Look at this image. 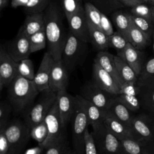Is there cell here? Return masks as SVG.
<instances>
[{"mask_svg": "<svg viewBox=\"0 0 154 154\" xmlns=\"http://www.w3.org/2000/svg\"><path fill=\"white\" fill-rule=\"evenodd\" d=\"M31 54L43 49L47 46L45 29L40 31L29 36Z\"/></svg>", "mask_w": 154, "mask_h": 154, "instance_id": "cell-33", "label": "cell"}, {"mask_svg": "<svg viewBox=\"0 0 154 154\" xmlns=\"http://www.w3.org/2000/svg\"><path fill=\"white\" fill-rule=\"evenodd\" d=\"M119 1L122 4L126 6L131 7H132L138 4L143 2L142 0H119Z\"/></svg>", "mask_w": 154, "mask_h": 154, "instance_id": "cell-47", "label": "cell"}, {"mask_svg": "<svg viewBox=\"0 0 154 154\" xmlns=\"http://www.w3.org/2000/svg\"><path fill=\"white\" fill-rule=\"evenodd\" d=\"M142 88H154V79L152 81H151L146 87H142Z\"/></svg>", "mask_w": 154, "mask_h": 154, "instance_id": "cell-51", "label": "cell"}, {"mask_svg": "<svg viewBox=\"0 0 154 154\" xmlns=\"http://www.w3.org/2000/svg\"><path fill=\"white\" fill-rule=\"evenodd\" d=\"M85 14L87 22L94 26L100 28L102 13L94 4L90 2H87L84 6Z\"/></svg>", "mask_w": 154, "mask_h": 154, "instance_id": "cell-31", "label": "cell"}, {"mask_svg": "<svg viewBox=\"0 0 154 154\" xmlns=\"http://www.w3.org/2000/svg\"><path fill=\"white\" fill-rule=\"evenodd\" d=\"M57 103L62 125L66 129L75 113L78 100L76 96H73L67 90H62L57 93Z\"/></svg>", "mask_w": 154, "mask_h": 154, "instance_id": "cell-13", "label": "cell"}, {"mask_svg": "<svg viewBox=\"0 0 154 154\" xmlns=\"http://www.w3.org/2000/svg\"><path fill=\"white\" fill-rule=\"evenodd\" d=\"M70 31L79 39L86 42H91L88 22L85 14L84 8L72 15L67 19Z\"/></svg>", "mask_w": 154, "mask_h": 154, "instance_id": "cell-14", "label": "cell"}, {"mask_svg": "<svg viewBox=\"0 0 154 154\" xmlns=\"http://www.w3.org/2000/svg\"><path fill=\"white\" fill-rule=\"evenodd\" d=\"M114 56L115 55L113 54L106 51H99L94 58V62L98 64L101 67L111 75L121 88L125 82H124L122 79L118 72Z\"/></svg>", "mask_w": 154, "mask_h": 154, "instance_id": "cell-19", "label": "cell"}, {"mask_svg": "<svg viewBox=\"0 0 154 154\" xmlns=\"http://www.w3.org/2000/svg\"><path fill=\"white\" fill-rule=\"evenodd\" d=\"M116 99L131 112H137L140 108L141 102L136 95L120 94L116 96Z\"/></svg>", "mask_w": 154, "mask_h": 154, "instance_id": "cell-35", "label": "cell"}, {"mask_svg": "<svg viewBox=\"0 0 154 154\" xmlns=\"http://www.w3.org/2000/svg\"><path fill=\"white\" fill-rule=\"evenodd\" d=\"M44 120L46 124L48 133L45 141L38 144L43 149L56 143L66 136L65 129L61 122L57 100Z\"/></svg>", "mask_w": 154, "mask_h": 154, "instance_id": "cell-8", "label": "cell"}, {"mask_svg": "<svg viewBox=\"0 0 154 154\" xmlns=\"http://www.w3.org/2000/svg\"><path fill=\"white\" fill-rule=\"evenodd\" d=\"M154 79V58L149 59L144 65L137 79V85L140 87H146Z\"/></svg>", "mask_w": 154, "mask_h": 154, "instance_id": "cell-30", "label": "cell"}, {"mask_svg": "<svg viewBox=\"0 0 154 154\" xmlns=\"http://www.w3.org/2000/svg\"><path fill=\"white\" fill-rule=\"evenodd\" d=\"M148 1H150V2H152L154 4V0H148Z\"/></svg>", "mask_w": 154, "mask_h": 154, "instance_id": "cell-54", "label": "cell"}, {"mask_svg": "<svg viewBox=\"0 0 154 154\" xmlns=\"http://www.w3.org/2000/svg\"><path fill=\"white\" fill-rule=\"evenodd\" d=\"M10 0H0V11H2L9 4Z\"/></svg>", "mask_w": 154, "mask_h": 154, "instance_id": "cell-50", "label": "cell"}, {"mask_svg": "<svg viewBox=\"0 0 154 154\" xmlns=\"http://www.w3.org/2000/svg\"><path fill=\"white\" fill-rule=\"evenodd\" d=\"M125 154H154V141L135 139L122 140Z\"/></svg>", "mask_w": 154, "mask_h": 154, "instance_id": "cell-21", "label": "cell"}, {"mask_svg": "<svg viewBox=\"0 0 154 154\" xmlns=\"http://www.w3.org/2000/svg\"><path fill=\"white\" fill-rule=\"evenodd\" d=\"M109 46L116 50L117 54H120L126 47L129 42L127 38L119 31L114 32L112 35L108 36Z\"/></svg>", "mask_w": 154, "mask_h": 154, "instance_id": "cell-34", "label": "cell"}, {"mask_svg": "<svg viewBox=\"0 0 154 154\" xmlns=\"http://www.w3.org/2000/svg\"><path fill=\"white\" fill-rule=\"evenodd\" d=\"M42 154H78L74 148L70 146L66 136L56 143L43 149Z\"/></svg>", "mask_w": 154, "mask_h": 154, "instance_id": "cell-29", "label": "cell"}, {"mask_svg": "<svg viewBox=\"0 0 154 154\" xmlns=\"http://www.w3.org/2000/svg\"><path fill=\"white\" fill-rule=\"evenodd\" d=\"M106 111L126 126L131 128V122L134 117V116L132 114V112L127 108L123 104L118 101L116 99V97Z\"/></svg>", "mask_w": 154, "mask_h": 154, "instance_id": "cell-24", "label": "cell"}, {"mask_svg": "<svg viewBox=\"0 0 154 154\" xmlns=\"http://www.w3.org/2000/svg\"><path fill=\"white\" fill-rule=\"evenodd\" d=\"M92 72L94 82L100 88L114 95L120 94V88L115 79L95 62L93 64Z\"/></svg>", "mask_w": 154, "mask_h": 154, "instance_id": "cell-15", "label": "cell"}, {"mask_svg": "<svg viewBox=\"0 0 154 154\" xmlns=\"http://www.w3.org/2000/svg\"><path fill=\"white\" fill-rule=\"evenodd\" d=\"M88 51L87 43L79 39L70 31L67 34L62 52L61 61L69 73L82 64Z\"/></svg>", "mask_w": 154, "mask_h": 154, "instance_id": "cell-3", "label": "cell"}, {"mask_svg": "<svg viewBox=\"0 0 154 154\" xmlns=\"http://www.w3.org/2000/svg\"><path fill=\"white\" fill-rule=\"evenodd\" d=\"M117 55L123 59L132 67L138 77L143 67V55L140 51L129 43L122 52Z\"/></svg>", "mask_w": 154, "mask_h": 154, "instance_id": "cell-22", "label": "cell"}, {"mask_svg": "<svg viewBox=\"0 0 154 154\" xmlns=\"http://www.w3.org/2000/svg\"><path fill=\"white\" fill-rule=\"evenodd\" d=\"M21 27L28 36L45 29L44 12L27 14Z\"/></svg>", "mask_w": 154, "mask_h": 154, "instance_id": "cell-23", "label": "cell"}, {"mask_svg": "<svg viewBox=\"0 0 154 154\" xmlns=\"http://www.w3.org/2000/svg\"><path fill=\"white\" fill-rule=\"evenodd\" d=\"M92 129L99 154H125L122 141L111 133L104 123Z\"/></svg>", "mask_w": 154, "mask_h": 154, "instance_id": "cell-6", "label": "cell"}, {"mask_svg": "<svg viewBox=\"0 0 154 154\" xmlns=\"http://www.w3.org/2000/svg\"><path fill=\"white\" fill-rule=\"evenodd\" d=\"M56 100L57 93L50 88L40 92L38 99L28 108L25 116V122L29 129L44 121Z\"/></svg>", "mask_w": 154, "mask_h": 154, "instance_id": "cell-4", "label": "cell"}, {"mask_svg": "<svg viewBox=\"0 0 154 154\" xmlns=\"http://www.w3.org/2000/svg\"><path fill=\"white\" fill-rule=\"evenodd\" d=\"M48 51L57 60H61L66 40L62 16L58 5L51 2L44 11Z\"/></svg>", "mask_w": 154, "mask_h": 154, "instance_id": "cell-1", "label": "cell"}, {"mask_svg": "<svg viewBox=\"0 0 154 154\" xmlns=\"http://www.w3.org/2000/svg\"><path fill=\"white\" fill-rule=\"evenodd\" d=\"M131 128L137 140L154 141V119L149 115L141 114L134 116Z\"/></svg>", "mask_w": 154, "mask_h": 154, "instance_id": "cell-12", "label": "cell"}, {"mask_svg": "<svg viewBox=\"0 0 154 154\" xmlns=\"http://www.w3.org/2000/svg\"><path fill=\"white\" fill-rule=\"evenodd\" d=\"M140 102L145 109L154 115V88H141Z\"/></svg>", "mask_w": 154, "mask_h": 154, "instance_id": "cell-32", "label": "cell"}, {"mask_svg": "<svg viewBox=\"0 0 154 154\" xmlns=\"http://www.w3.org/2000/svg\"><path fill=\"white\" fill-rule=\"evenodd\" d=\"M18 75L30 80H34L35 73L32 61L28 58L24 59L18 64Z\"/></svg>", "mask_w": 154, "mask_h": 154, "instance_id": "cell-36", "label": "cell"}, {"mask_svg": "<svg viewBox=\"0 0 154 154\" xmlns=\"http://www.w3.org/2000/svg\"><path fill=\"white\" fill-rule=\"evenodd\" d=\"M76 97L84 110L92 129L103 123L105 111L98 108L80 94L76 95Z\"/></svg>", "mask_w": 154, "mask_h": 154, "instance_id": "cell-20", "label": "cell"}, {"mask_svg": "<svg viewBox=\"0 0 154 154\" xmlns=\"http://www.w3.org/2000/svg\"><path fill=\"white\" fill-rule=\"evenodd\" d=\"M152 21L154 22V6L152 7Z\"/></svg>", "mask_w": 154, "mask_h": 154, "instance_id": "cell-52", "label": "cell"}, {"mask_svg": "<svg viewBox=\"0 0 154 154\" xmlns=\"http://www.w3.org/2000/svg\"><path fill=\"white\" fill-rule=\"evenodd\" d=\"M12 107L9 102L2 101L0 103V130L5 128L8 123V119L10 117Z\"/></svg>", "mask_w": 154, "mask_h": 154, "instance_id": "cell-41", "label": "cell"}, {"mask_svg": "<svg viewBox=\"0 0 154 154\" xmlns=\"http://www.w3.org/2000/svg\"><path fill=\"white\" fill-rule=\"evenodd\" d=\"M108 2H109L110 5L114 8L120 7L122 5V4L120 2L119 0H108Z\"/></svg>", "mask_w": 154, "mask_h": 154, "instance_id": "cell-49", "label": "cell"}, {"mask_svg": "<svg viewBox=\"0 0 154 154\" xmlns=\"http://www.w3.org/2000/svg\"><path fill=\"white\" fill-rule=\"evenodd\" d=\"M93 1H97V0H93Z\"/></svg>", "mask_w": 154, "mask_h": 154, "instance_id": "cell-56", "label": "cell"}, {"mask_svg": "<svg viewBox=\"0 0 154 154\" xmlns=\"http://www.w3.org/2000/svg\"><path fill=\"white\" fill-rule=\"evenodd\" d=\"M54 61L48 52L45 53L33 80L39 92L49 88V78Z\"/></svg>", "mask_w": 154, "mask_h": 154, "instance_id": "cell-17", "label": "cell"}, {"mask_svg": "<svg viewBox=\"0 0 154 154\" xmlns=\"http://www.w3.org/2000/svg\"><path fill=\"white\" fill-rule=\"evenodd\" d=\"M68 84L69 72L61 60H55L49 78V88L58 93L60 91L67 90Z\"/></svg>", "mask_w": 154, "mask_h": 154, "instance_id": "cell-16", "label": "cell"}, {"mask_svg": "<svg viewBox=\"0 0 154 154\" xmlns=\"http://www.w3.org/2000/svg\"><path fill=\"white\" fill-rule=\"evenodd\" d=\"M4 132L8 143V154H20L31 137L29 128L18 119L9 122Z\"/></svg>", "mask_w": 154, "mask_h": 154, "instance_id": "cell-5", "label": "cell"}, {"mask_svg": "<svg viewBox=\"0 0 154 154\" xmlns=\"http://www.w3.org/2000/svg\"><path fill=\"white\" fill-rule=\"evenodd\" d=\"M126 38L134 47L141 50L146 48L150 40V38L132 23L127 34Z\"/></svg>", "mask_w": 154, "mask_h": 154, "instance_id": "cell-26", "label": "cell"}, {"mask_svg": "<svg viewBox=\"0 0 154 154\" xmlns=\"http://www.w3.org/2000/svg\"><path fill=\"white\" fill-rule=\"evenodd\" d=\"M8 102L13 111L20 112L29 108L40 92L33 80L23 78L19 75L7 87Z\"/></svg>", "mask_w": 154, "mask_h": 154, "instance_id": "cell-2", "label": "cell"}, {"mask_svg": "<svg viewBox=\"0 0 154 154\" xmlns=\"http://www.w3.org/2000/svg\"><path fill=\"white\" fill-rule=\"evenodd\" d=\"M132 14L142 17L152 21V7L142 3L138 4L131 8Z\"/></svg>", "mask_w": 154, "mask_h": 154, "instance_id": "cell-42", "label": "cell"}, {"mask_svg": "<svg viewBox=\"0 0 154 154\" xmlns=\"http://www.w3.org/2000/svg\"><path fill=\"white\" fill-rule=\"evenodd\" d=\"M103 123L108 130L120 140L136 139L131 128L116 119L108 111H105Z\"/></svg>", "mask_w": 154, "mask_h": 154, "instance_id": "cell-18", "label": "cell"}, {"mask_svg": "<svg viewBox=\"0 0 154 154\" xmlns=\"http://www.w3.org/2000/svg\"><path fill=\"white\" fill-rule=\"evenodd\" d=\"M84 148L85 154H99L92 134L88 129L86 130L85 133Z\"/></svg>", "mask_w": 154, "mask_h": 154, "instance_id": "cell-43", "label": "cell"}, {"mask_svg": "<svg viewBox=\"0 0 154 154\" xmlns=\"http://www.w3.org/2000/svg\"><path fill=\"white\" fill-rule=\"evenodd\" d=\"M19 63L15 61L8 54L5 47L0 49V90L8 87L17 76Z\"/></svg>", "mask_w": 154, "mask_h": 154, "instance_id": "cell-11", "label": "cell"}, {"mask_svg": "<svg viewBox=\"0 0 154 154\" xmlns=\"http://www.w3.org/2000/svg\"><path fill=\"white\" fill-rule=\"evenodd\" d=\"M82 97L103 111H106L117 95L100 88L94 81L85 84L81 90Z\"/></svg>", "mask_w": 154, "mask_h": 154, "instance_id": "cell-9", "label": "cell"}, {"mask_svg": "<svg viewBox=\"0 0 154 154\" xmlns=\"http://www.w3.org/2000/svg\"><path fill=\"white\" fill-rule=\"evenodd\" d=\"M152 39H153V52H154V30L152 34Z\"/></svg>", "mask_w": 154, "mask_h": 154, "instance_id": "cell-53", "label": "cell"}, {"mask_svg": "<svg viewBox=\"0 0 154 154\" xmlns=\"http://www.w3.org/2000/svg\"><path fill=\"white\" fill-rule=\"evenodd\" d=\"M142 1L143 2H148V0H142Z\"/></svg>", "mask_w": 154, "mask_h": 154, "instance_id": "cell-55", "label": "cell"}, {"mask_svg": "<svg viewBox=\"0 0 154 154\" xmlns=\"http://www.w3.org/2000/svg\"><path fill=\"white\" fill-rule=\"evenodd\" d=\"M112 19L117 28V31L126 37L128 31L132 25L131 14L121 11H117L113 13Z\"/></svg>", "mask_w": 154, "mask_h": 154, "instance_id": "cell-28", "label": "cell"}, {"mask_svg": "<svg viewBox=\"0 0 154 154\" xmlns=\"http://www.w3.org/2000/svg\"><path fill=\"white\" fill-rule=\"evenodd\" d=\"M91 43L98 51H106L109 46L108 36L100 28L96 27L88 22Z\"/></svg>", "mask_w": 154, "mask_h": 154, "instance_id": "cell-25", "label": "cell"}, {"mask_svg": "<svg viewBox=\"0 0 154 154\" xmlns=\"http://www.w3.org/2000/svg\"><path fill=\"white\" fill-rule=\"evenodd\" d=\"M72 120L73 148L78 154H85L84 136L90 124L88 117L78 101Z\"/></svg>", "mask_w": 154, "mask_h": 154, "instance_id": "cell-7", "label": "cell"}, {"mask_svg": "<svg viewBox=\"0 0 154 154\" xmlns=\"http://www.w3.org/2000/svg\"><path fill=\"white\" fill-rule=\"evenodd\" d=\"M131 19L132 23L144 32L149 38L152 36L153 32V28L151 20L140 16H137L131 14Z\"/></svg>", "mask_w": 154, "mask_h": 154, "instance_id": "cell-37", "label": "cell"}, {"mask_svg": "<svg viewBox=\"0 0 154 154\" xmlns=\"http://www.w3.org/2000/svg\"><path fill=\"white\" fill-rule=\"evenodd\" d=\"M61 3L62 9L67 19L84 8L81 0H61Z\"/></svg>", "mask_w": 154, "mask_h": 154, "instance_id": "cell-40", "label": "cell"}, {"mask_svg": "<svg viewBox=\"0 0 154 154\" xmlns=\"http://www.w3.org/2000/svg\"><path fill=\"white\" fill-rule=\"evenodd\" d=\"M51 0H29L24 7L27 14L44 12L51 2Z\"/></svg>", "mask_w": 154, "mask_h": 154, "instance_id": "cell-38", "label": "cell"}, {"mask_svg": "<svg viewBox=\"0 0 154 154\" xmlns=\"http://www.w3.org/2000/svg\"><path fill=\"white\" fill-rule=\"evenodd\" d=\"M100 28L108 36L112 35L114 32L112 23L106 15L103 13H102L101 15Z\"/></svg>", "mask_w": 154, "mask_h": 154, "instance_id": "cell-44", "label": "cell"}, {"mask_svg": "<svg viewBox=\"0 0 154 154\" xmlns=\"http://www.w3.org/2000/svg\"><path fill=\"white\" fill-rule=\"evenodd\" d=\"M42 151H43V149L38 146L37 147H35V148H32L28 150L25 154H42Z\"/></svg>", "mask_w": 154, "mask_h": 154, "instance_id": "cell-48", "label": "cell"}, {"mask_svg": "<svg viewBox=\"0 0 154 154\" xmlns=\"http://www.w3.org/2000/svg\"><path fill=\"white\" fill-rule=\"evenodd\" d=\"M48 128L45 120L30 129V136L38 144L43 143L48 137Z\"/></svg>", "mask_w": 154, "mask_h": 154, "instance_id": "cell-39", "label": "cell"}, {"mask_svg": "<svg viewBox=\"0 0 154 154\" xmlns=\"http://www.w3.org/2000/svg\"><path fill=\"white\" fill-rule=\"evenodd\" d=\"M5 48L10 57L17 63L28 58L31 54L29 36L25 33L22 27Z\"/></svg>", "mask_w": 154, "mask_h": 154, "instance_id": "cell-10", "label": "cell"}, {"mask_svg": "<svg viewBox=\"0 0 154 154\" xmlns=\"http://www.w3.org/2000/svg\"><path fill=\"white\" fill-rule=\"evenodd\" d=\"M115 62L118 72L124 82L137 83L138 76L132 67L121 57L115 55Z\"/></svg>", "mask_w": 154, "mask_h": 154, "instance_id": "cell-27", "label": "cell"}, {"mask_svg": "<svg viewBox=\"0 0 154 154\" xmlns=\"http://www.w3.org/2000/svg\"><path fill=\"white\" fill-rule=\"evenodd\" d=\"M4 129L0 130V154H8L9 146Z\"/></svg>", "mask_w": 154, "mask_h": 154, "instance_id": "cell-45", "label": "cell"}, {"mask_svg": "<svg viewBox=\"0 0 154 154\" xmlns=\"http://www.w3.org/2000/svg\"><path fill=\"white\" fill-rule=\"evenodd\" d=\"M29 0H11V6L16 8L19 7H25Z\"/></svg>", "mask_w": 154, "mask_h": 154, "instance_id": "cell-46", "label": "cell"}]
</instances>
